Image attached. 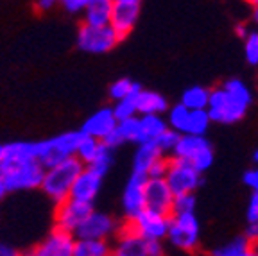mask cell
<instances>
[{
	"label": "cell",
	"mask_w": 258,
	"mask_h": 256,
	"mask_svg": "<svg viewBox=\"0 0 258 256\" xmlns=\"http://www.w3.org/2000/svg\"><path fill=\"white\" fill-rule=\"evenodd\" d=\"M174 197H176V194L172 192L165 177H149L147 179V186H145L147 208L172 215Z\"/></svg>",
	"instance_id": "13"
},
{
	"label": "cell",
	"mask_w": 258,
	"mask_h": 256,
	"mask_svg": "<svg viewBox=\"0 0 258 256\" xmlns=\"http://www.w3.org/2000/svg\"><path fill=\"white\" fill-rule=\"evenodd\" d=\"M117 124L118 118L115 115V111H113V108H101L99 111L93 113L90 118H86L81 131L85 133V135L95 136L99 140H104L106 136L117 127Z\"/></svg>",
	"instance_id": "16"
},
{
	"label": "cell",
	"mask_w": 258,
	"mask_h": 256,
	"mask_svg": "<svg viewBox=\"0 0 258 256\" xmlns=\"http://www.w3.org/2000/svg\"><path fill=\"white\" fill-rule=\"evenodd\" d=\"M142 129H144L145 142L147 140H156L161 133L169 127V122L165 118H161V115H142L140 116Z\"/></svg>",
	"instance_id": "27"
},
{
	"label": "cell",
	"mask_w": 258,
	"mask_h": 256,
	"mask_svg": "<svg viewBox=\"0 0 258 256\" xmlns=\"http://www.w3.org/2000/svg\"><path fill=\"white\" fill-rule=\"evenodd\" d=\"M117 244L113 247V254L117 256H147V240L138 233L131 231L127 226L118 229Z\"/></svg>",
	"instance_id": "18"
},
{
	"label": "cell",
	"mask_w": 258,
	"mask_h": 256,
	"mask_svg": "<svg viewBox=\"0 0 258 256\" xmlns=\"http://www.w3.org/2000/svg\"><path fill=\"white\" fill-rule=\"evenodd\" d=\"M169 161L170 160H167L165 154H163L161 158H158V160L153 163V167L149 168L147 176H149V177H165L167 170H169Z\"/></svg>",
	"instance_id": "37"
},
{
	"label": "cell",
	"mask_w": 258,
	"mask_h": 256,
	"mask_svg": "<svg viewBox=\"0 0 258 256\" xmlns=\"http://www.w3.org/2000/svg\"><path fill=\"white\" fill-rule=\"evenodd\" d=\"M210 92L212 90L205 86H190L181 95V102L190 109H206L210 100Z\"/></svg>",
	"instance_id": "26"
},
{
	"label": "cell",
	"mask_w": 258,
	"mask_h": 256,
	"mask_svg": "<svg viewBox=\"0 0 258 256\" xmlns=\"http://www.w3.org/2000/svg\"><path fill=\"white\" fill-rule=\"evenodd\" d=\"M210 124H212V116H210L208 109H192L188 125H186V133H190V135H206Z\"/></svg>",
	"instance_id": "30"
},
{
	"label": "cell",
	"mask_w": 258,
	"mask_h": 256,
	"mask_svg": "<svg viewBox=\"0 0 258 256\" xmlns=\"http://www.w3.org/2000/svg\"><path fill=\"white\" fill-rule=\"evenodd\" d=\"M170 217V229L167 235L169 244L181 252H196L201 244V226L196 213H176Z\"/></svg>",
	"instance_id": "4"
},
{
	"label": "cell",
	"mask_w": 258,
	"mask_h": 256,
	"mask_svg": "<svg viewBox=\"0 0 258 256\" xmlns=\"http://www.w3.org/2000/svg\"><path fill=\"white\" fill-rule=\"evenodd\" d=\"M113 9H115V0H90L85 11H83L85 13L83 24L109 25Z\"/></svg>",
	"instance_id": "20"
},
{
	"label": "cell",
	"mask_w": 258,
	"mask_h": 256,
	"mask_svg": "<svg viewBox=\"0 0 258 256\" xmlns=\"http://www.w3.org/2000/svg\"><path fill=\"white\" fill-rule=\"evenodd\" d=\"M101 142L102 140H99V138H95V136L83 135V138H81V142H79V147H77L76 156L79 158L85 165H90L97 158V154H99Z\"/></svg>",
	"instance_id": "28"
},
{
	"label": "cell",
	"mask_w": 258,
	"mask_h": 256,
	"mask_svg": "<svg viewBox=\"0 0 258 256\" xmlns=\"http://www.w3.org/2000/svg\"><path fill=\"white\" fill-rule=\"evenodd\" d=\"M196 212V197L194 194H176L172 206V215L176 213H190Z\"/></svg>",
	"instance_id": "35"
},
{
	"label": "cell",
	"mask_w": 258,
	"mask_h": 256,
	"mask_svg": "<svg viewBox=\"0 0 258 256\" xmlns=\"http://www.w3.org/2000/svg\"><path fill=\"white\" fill-rule=\"evenodd\" d=\"M92 212H93V203H86V201L69 197L67 201L57 204L56 226L67 229V231L76 233V229L85 222L86 217Z\"/></svg>",
	"instance_id": "10"
},
{
	"label": "cell",
	"mask_w": 258,
	"mask_h": 256,
	"mask_svg": "<svg viewBox=\"0 0 258 256\" xmlns=\"http://www.w3.org/2000/svg\"><path fill=\"white\" fill-rule=\"evenodd\" d=\"M253 20H254V24L258 25V6H254V11H253Z\"/></svg>",
	"instance_id": "49"
},
{
	"label": "cell",
	"mask_w": 258,
	"mask_h": 256,
	"mask_svg": "<svg viewBox=\"0 0 258 256\" xmlns=\"http://www.w3.org/2000/svg\"><path fill=\"white\" fill-rule=\"evenodd\" d=\"M102 177L104 176H101L92 167H85L83 172L77 176L76 183H74L70 197L79 201H86V203H93L102 186Z\"/></svg>",
	"instance_id": "15"
},
{
	"label": "cell",
	"mask_w": 258,
	"mask_h": 256,
	"mask_svg": "<svg viewBox=\"0 0 258 256\" xmlns=\"http://www.w3.org/2000/svg\"><path fill=\"white\" fill-rule=\"evenodd\" d=\"M59 2L63 4V8L67 9V11L81 13V11H85V8L88 6L90 0H59Z\"/></svg>",
	"instance_id": "39"
},
{
	"label": "cell",
	"mask_w": 258,
	"mask_h": 256,
	"mask_svg": "<svg viewBox=\"0 0 258 256\" xmlns=\"http://www.w3.org/2000/svg\"><path fill=\"white\" fill-rule=\"evenodd\" d=\"M165 252L161 240H147V256H161Z\"/></svg>",
	"instance_id": "42"
},
{
	"label": "cell",
	"mask_w": 258,
	"mask_h": 256,
	"mask_svg": "<svg viewBox=\"0 0 258 256\" xmlns=\"http://www.w3.org/2000/svg\"><path fill=\"white\" fill-rule=\"evenodd\" d=\"M247 222H256L258 220V190H253L249 197V203H247Z\"/></svg>",
	"instance_id": "38"
},
{
	"label": "cell",
	"mask_w": 258,
	"mask_h": 256,
	"mask_svg": "<svg viewBox=\"0 0 258 256\" xmlns=\"http://www.w3.org/2000/svg\"><path fill=\"white\" fill-rule=\"evenodd\" d=\"M249 2H251L253 6H258V0H249Z\"/></svg>",
	"instance_id": "52"
},
{
	"label": "cell",
	"mask_w": 258,
	"mask_h": 256,
	"mask_svg": "<svg viewBox=\"0 0 258 256\" xmlns=\"http://www.w3.org/2000/svg\"><path fill=\"white\" fill-rule=\"evenodd\" d=\"M38 158V142H11L0 145V161H24Z\"/></svg>",
	"instance_id": "19"
},
{
	"label": "cell",
	"mask_w": 258,
	"mask_h": 256,
	"mask_svg": "<svg viewBox=\"0 0 258 256\" xmlns=\"http://www.w3.org/2000/svg\"><path fill=\"white\" fill-rule=\"evenodd\" d=\"M256 32H258V31H256Z\"/></svg>",
	"instance_id": "53"
},
{
	"label": "cell",
	"mask_w": 258,
	"mask_h": 256,
	"mask_svg": "<svg viewBox=\"0 0 258 256\" xmlns=\"http://www.w3.org/2000/svg\"><path fill=\"white\" fill-rule=\"evenodd\" d=\"M111 163H113V149L109 147V145H106L104 142H101V149H99L97 158L90 165H86V167H92L93 170H97L101 176H106V172L109 170Z\"/></svg>",
	"instance_id": "32"
},
{
	"label": "cell",
	"mask_w": 258,
	"mask_h": 256,
	"mask_svg": "<svg viewBox=\"0 0 258 256\" xmlns=\"http://www.w3.org/2000/svg\"><path fill=\"white\" fill-rule=\"evenodd\" d=\"M8 192H9V190H8V184H6L4 177H2V174H0V201L4 199L6 194H8Z\"/></svg>",
	"instance_id": "47"
},
{
	"label": "cell",
	"mask_w": 258,
	"mask_h": 256,
	"mask_svg": "<svg viewBox=\"0 0 258 256\" xmlns=\"http://www.w3.org/2000/svg\"><path fill=\"white\" fill-rule=\"evenodd\" d=\"M147 179H149L147 174L135 172V170L129 176L127 183H125L124 196H122V206H124V213L127 219H131L137 213H140L144 208H147V201H145Z\"/></svg>",
	"instance_id": "11"
},
{
	"label": "cell",
	"mask_w": 258,
	"mask_h": 256,
	"mask_svg": "<svg viewBox=\"0 0 258 256\" xmlns=\"http://www.w3.org/2000/svg\"><path fill=\"white\" fill-rule=\"evenodd\" d=\"M169 111V102L161 93L153 90H140L138 92V113L140 115H161Z\"/></svg>",
	"instance_id": "22"
},
{
	"label": "cell",
	"mask_w": 258,
	"mask_h": 256,
	"mask_svg": "<svg viewBox=\"0 0 258 256\" xmlns=\"http://www.w3.org/2000/svg\"><path fill=\"white\" fill-rule=\"evenodd\" d=\"M214 256H253V242L246 235L235 236L230 242L212 249Z\"/></svg>",
	"instance_id": "24"
},
{
	"label": "cell",
	"mask_w": 258,
	"mask_h": 256,
	"mask_svg": "<svg viewBox=\"0 0 258 256\" xmlns=\"http://www.w3.org/2000/svg\"><path fill=\"white\" fill-rule=\"evenodd\" d=\"M54 4H56V0H38L36 8L41 9V11H47V9H50Z\"/></svg>",
	"instance_id": "46"
},
{
	"label": "cell",
	"mask_w": 258,
	"mask_h": 256,
	"mask_svg": "<svg viewBox=\"0 0 258 256\" xmlns=\"http://www.w3.org/2000/svg\"><path fill=\"white\" fill-rule=\"evenodd\" d=\"M161 156H163V152H161V149L158 147V144L154 140L142 142V144H138L137 152H135L133 170L135 172L147 174L149 172V168L153 167L154 161Z\"/></svg>",
	"instance_id": "21"
},
{
	"label": "cell",
	"mask_w": 258,
	"mask_h": 256,
	"mask_svg": "<svg viewBox=\"0 0 258 256\" xmlns=\"http://www.w3.org/2000/svg\"><path fill=\"white\" fill-rule=\"evenodd\" d=\"M172 156L190 161L199 172H206L214 165V149L205 138V135H190L183 133L174 147Z\"/></svg>",
	"instance_id": "6"
},
{
	"label": "cell",
	"mask_w": 258,
	"mask_h": 256,
	"mask_svg": "<svg viewBox=\"0 0 258 256\" xmlns=\"http://www.w3.org/2000/svg\"><path fill=\"white\" fill-rule=\"evenodd\" d=\"M244 54L249 65H258V32L251 31L249 36L244 40Z\"/></svg>",
	"instance_id": "36"
},
{
	"label": "cell",
	"mask_w": 258,
	"mask_h": 256,
	"mask_svg": "<svg viewBox=\"0 0 258 256\" xmlns=\"http://www.w3.org/2000/svg\"><path fill=\"white\" fill-rule=\"evenodd\" d=\"M244 235H246L247 238L253 242V244H254V242H258V220H256V222H247Z\"/></svg>",
	"instance_id": "43"
},
{
	"label": "cell",
	"mask_w": 258,
	"mask_h": 256,
	"mask_svg": "<svg viewBox=\"0 0 258 256\" xmlns=\"http://www.w3.org/2000/svg\"><path fill=\"white\" fill-rule=\"evenodd\" d=\"M113 249L106 238H77L74 256H108Z\"/></svg>",
	"instance_id": "23"
},
{
	"label": "cell",
	"mask_w": 258,
	"mask_h": 256,
	"mask_svg": "<svg viewBox=\"0 0 258 256\" xmlns=\"http://www.w3.org/2000/svg\"><path fill=\"white\" fill-rule=\"evenodd\" d=\"M170 219L172 217L167 213L156 212V210L144 208L140 213L127 219V228L131 231L138 233L145 240H163L169 235Z\"/></svg>",
	"instance_id": "8"
},
{
	"label": "cell",
	"mask_w": 258,
	"mask_h": 256,
	"mask_svg": "<svg viewBox=\"0 0 258 256\" xmlns=\"http://www.w3.org/2000/svg\"><path fill=\"white\" fill-rule=\"evenodd\" d=\"M120 41V36L111 25L83 24L77 32V47L88 54H106L113 50Z\"/></svg>",
	"instance_id": "7"
},
{
	"label": "cell",
	"mask_w": 258,
	"mask_h": 256,
	"mask_svg": "<svg viewBox=\"0 0 258 256\" xmlns=\"http://www.w3.org/2000/svg\"><path fill=\"white\" fill-rule=\"evenodd\" d=\"M190 111H192V109L186 108L183 102H179V104H174L172 108L169 109V116H167L169 127L176 129V131H179L181 135H183V133H186V125H188Z\"/></svg>",
	"instance_id": "31"
},
{
	"label": "cell",
	"mask_w": 258,
	"mask_h": 256,
	"mask_svg": "<svg viewBox=\"0 0 258 256\" xmlns=\"http://www.w3.org/2000/svg\"><path fill=\"white\" fill-rule=\"evenodd\" d=\"M244 184L249 186L251 190H258V165L253 170H247V172L244 174Z\"/></svg>",
	"instance_id": "41"
},
{
	"label": "cell",
	"mask_w": 258,
	"mask_h": 256,
	"mask_svg": "<svg viewBox=\"0 0 258 256\" xmlns=\"http://www.w3.org/2000/svg\"><path fill=\"white\" fill-rule=\"evenodd\" d=\"M102 142H104L106 145H109V147H111V149H117V147H120V145L124 144L125 140H124V138H122L120 131H118V129L115 127L111 133H109L108 136H106V138H104V140H102Z\"/></svg>",
	"instance_id": "40"
},
{
	"label": "cell",
	"mask_w": 258,
	"mask_h": 256,
	"mask_svg": "<svg viewBox=\"0 0 258 256\" xmlns=\"http://www.w3.org/2000/svg\"><path fill=\"white\" fill-rule=\"evenodd\" d=\"M47 167L38 158L24 161H0V174L8 184L9 192L18 190H34L41 188V183L45 179Z\"/></svg>",
	"instance_id": "3"
},
{
	"label": "cell",
	"mask_w": 258,
	"mask_h": 256,
	"mask_svg": "<svg viewBox=\"0 0 258 256\" xmlns=\"http://www.w3.org/2000/svg\"><path fill=\"white\" fill-rule=\"evenodd\" d=\"M85 167L86 165L77 156L67 158L61 163L48 167L47 172H45L43 183H41V190L56 204L63 203L70 197L74 183H76L77 176L83 172Z\"/></svg>",
	"instance_id": "2"
},
{
	"label": "cell",
	"mask_w": 258,
	"mask_h": 256,
	"mask_svg": "<svg viewBox=\"0 0 258 256\" xmlns=\"http://www.w3.org/2000/svg\"><path fill=\"white\" fill-rule=\"evenodd\" d=\"M137 88H140V84L135 81L127 79V77H120L109 86V99L111 100H120L124 97H127L129 93H133Z\"/></svg>",
	"instance_id": "33"
},
{
	"label": "cell",
	"mask_w": 258,
	"mask_h": 256,
	"mask_svg": "<svg viewBox=\"0 0 258 256\" xmlns=\"http://www.w3.org/2000/svg\"><path fill=\"white\" fill-rule=\"evenodd\" d=\"M138 16H140V4H115L109 25L115 29L120 40H124L135 29Z\"/></svg>",
	"instance_id": "17"
},
{
	"label": "cell",
	"mask_w": 258,
	"mask_h": 256,
	"mask_svg": "<svg viewBox=\"0 0 258 256\" xmlns=\"http://www.w3.org/2000/svg\"><path fill=\"white\" fill-rule=\"evenodd\" d=\"M253 256H258V242L253 244Z\"/></svg>",
	"instance_id": "50"
},
{
	"label": "cell",
	"mask_w": 258,
	"mask_h": 256,
	"mask_svg": "<svg viewBox=\"0 0 258 256\" xmlns=\"http://www.w3.org/2000/svg\"><path fill=\"white\" fill-rule=\"evenodd\" d=\"M179 136H181L179 131H176V129H172V127H167L154 142H156L158 147L161 149V152L167 154V152H174V147H176Z\"/></svg>",
	"instance_id": "34"
},
{
	"label": "cell",
	"mask_w": 258,
	"mask_h": 256,
	"mask_svg": "<svg viewBox=\"0 0 258 256\" xmlns=\"http://www.w3.org/2000/svg\"><path fill=\"white\" fill-rule=\"evenodd\" d=\"M253 161H254V163L258 165V149H256V151L253 152Z\"/></svg>",
	"instance_id": "51"
},
{
	"label": "cell",
	"mask_w": 258,
	"mask_h": 256,
	"mask_svg": "<svg viewBox=\"0 0 258 256\" xmlns=\"http://www.w3.org/2000/svg\"><path fill=\"white\" fill-rule=\"evenodd\" d=\"M140 90H142V86H140V88L135 90L133 93H129L127 97H124V99L115 100L113 111H115V115H117L118 120L138 115V92H140Z\"/></svg>",
	"instance_id": "29"
},
{
	"label": "cell",
	"mask_w": 258,
	"mask_h": 256,
	"mask_svg": "<svg viewBox=\"0 0 258 256\" xmlns=\"http://www.w3.org/2000/svg\"><path fill=\"white\" fill-rule=\"evenodd\" d=\"M253 102V93L249 86L242 79H228L222 88H215L210 92L208 113L212 116V122L217 124H235L240 122L246 116Z\"/></svg>",
	"instance_id": "1"
},
{
	"label": "cell",
	"mask_w": 258,
	"mask_h": 256,
	"mask_svg": "<svg viewBox=\"0 0 258 256\" xmlns=\"http://www.w3.org/2000/svg\"><path fill=\"white\" fill-rule=\"evenodd\" d=\"M0 256H16V249L0 242Z\"/></svg>",
	"instance_id": "45"
},
{
	"label": "cell",
	"mask_w": 258,
	"mask_h": 256,
	"mask_svg": "<svg viewBox=\"0 0 258 256\" xmlns=\"http://www.w3.org/2000/svg\"><path fill=\"white\" fill-rule=\"evenodd\" d=\"M203 172H199L190 161L172 156L167 170V183L174 194H194L203 184Z\"/></svg>",
	"instance_id": "9"
},
{
	"label": "cell",
	"mask_w": 258,
	"mask_h": 256,
	"mask_svg": "<svg viewBox=\"0 0 258 256\" xmlns=\"http://www.w3.org/2000/svg\"><path fill=\"white\" fill-rule=\"evenodd\" d=\"M77 236L76 233L63 228H54V231L38 245L32 254L36 256H74Z\"/></svg>",
	"instance_id": "12"
},
{
	"label": "cell",
	"mask_w": 258,
	"mask_h": 256,
	"mask_svg": "<svg viewBox=\"0 0 258 256\" xmlns=\"http://www.w3.org/2000/svg\"><path fill=\"white\" fill-rule=\"evenodd\" d=\"M83 135H85L83 131H69L61 133L54 138H48V140L38 142V160L48 168L61 163L67 158L76 156Z\"/></svg>",
	"instance_id": "5"
},
{
	"label": "cell",
	"mask_w": 258,
	"mask_h": 256,
	"mask_svg": "<svg viewBox=\"0 0 258 256\" xmlns=\"http://www.w3.org/2000/svg\"><path fill=\"white\" fill-rule=\"evenodd\" d=\"M235 32H237V36L238 38H242V40H246L247 36H249V32H251V29L247 27V24H237V27H235Z\"/></svg>",
	"instance_id": "44"
},
{
	"label": "cell",
	"mask_w": 258,
	"mask_h": 256,
	"mask_svg": "<svg viewBox=\"0 0 258 256\" xmlns=\"http://www.w3.org/2000/svg\"><path fill=\"white\" fill-rule=\"evenodd\" d=\"M117 129L120 131L122 138L125 142H131V144H142L145 142V136H144V129H142V122L137 115L135 116H129V118H122L118 120Z\"/></svg>",
	"instance_id": "25"
},
{
	"label": "cell",
	"mask_w": 258,
	"mask_h": 256,
	"mask_svg": "<svg viewBox=\"0 0 258 256\" xmlns=\"http://www.w3.org/2000/svg\"><path fill=\"white\" fill-rule=\"evenodd\" d=\"M142 0H115V4H140Z\"/></svg>",
	"instance_id": "48"
},
{
	"label": "cell",
	"mask_w": 258,
	"mask_h": 256,
	"mask_svg": "<svg viewBox=\"0 0 258 256\" xmlns=\"http://www.w3.org/2000/svg\"><path fill=\"white\" fill-rule=\"evenodd\" d=\"M118 224L106 213H99L93 210L86 220L76 229L77 238H106L118 235Z\"/></svg>",
	"instance_id": "14"
}]
</instances>
